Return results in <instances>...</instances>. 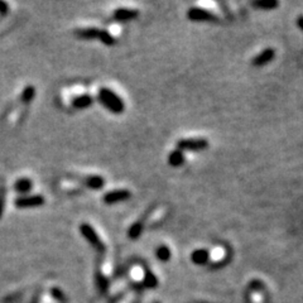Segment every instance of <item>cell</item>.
Wrapping results in <instances>:
<instances>
[{
  "label": "cell",
  "mask_w": 303,
  "mask_h": 303,
  "mask_svg": "<svg viewBox=\"0 0 303 303\" xmlns=\"http://www.w3.org/2000/svg\"><path fill=\"white\" fill-rule=\"evenodd\" d=\"M97 99L100 104H103L110 113L113 114H122L124 111L125 105L123 101L113 90L108 89V87H101L97 94Z\"/></svg>",
  "instance_id": "6da1fadb"
},
{
  "label": "cell",
  "mask_w": 303,
  "mask_h": 303,
  "mask_svg": "<svg viewBox=\"0 0 303 303\" xmlns=\"http://www.w3.org/2000/svg\"><path fill=\"white\" fill-rule=\"evenodd\" d=\"M78 229H80L81 235H83L85 239L89 241V244L92 245L97 252H104V250H105V244H104V241L101 240L97 231L95 230L94 226H91L87 223H84L81 224Z\"/></svg>",
  "instance_id": "7a4b0ae2"
},
{
  "label": "cell",
  "mask_w": 303,
  "mask_h": 303,
  "mask_svg": "<svg viewBox=\"0 0 303 303\" xmlns=\"http://www.w3.org/2000/svg\"><path fill=\"white\" fill-rule=\"evenodd\" d=\"M209 147V140L205 138H185L177 142V149L185 151H204Z\"/></svg>",
  "instance_id": "3957f363"
},
{
  "label": "cell",
  "mask_w": 303,
  "mask_h": 303,
  "mask_svg": "<svg viewBox=\"0 0 303 303\" xmlns=\"http://www.w3.org/2000/svg\"><path fill=\"white\" fill-rule=\"evenodd\" d=\"M187 17L190 21L193 22H217L219 17L214 12H210L209 9H205L201 7L190 8L187 12Z\"/></svg>",
  "instance_id": "277c9868"
},
{
  "label": "cell",
  "mask_w": 303,
  "mask_h": 303,
  "mask_svg": "<svg viewBox=\"0 0 303 303\" xmlns=\"http://www.w3.org/2000/svg\"><path fill=\"white\" fill-rule=\"evenodd\" d=\"M45 197L42 195H32V196H21L15 198L14 205L18 209H31V207H38L45 205Z\"/></svg>",
  "instance_id": "5b68a950"
},
{
  "label": "cell",
  "mask_w": 303,
  "mask_h": 303,
  "mask_svg": "<svg viewBox=\"0 0 303 303\" xmlns=\"http://www.w3.org/2000/svg\"><path fill=\"white\" fill-rule=\"evenodd\" d=\"M130 197H132V192L129 190H114L106 192L103 200L106 205H114L118 204V202L129 200Z\"/></svg>",
  "instance_id": "8992f818"
},
{
  "label": "cell",
  "mask_w": 303,
  "mask_h": 303,
  "mask_svg": "<svg viewBox=\"0 0 303 303\" xmlns=\"http://www.w3.org/2000/svg\"><path fill=\"white\" fill-rule=\"evenodd\" d=\"M274 56H275L274 48H266V50L261 51L258 56L254 57L252 62L255 67H261L264 66V65L269 64V62L274 58Z\"/></svg>",
  "instance_id": "52a82bcc"
},
{
  "label": "cell",
  "mask_w": 303,
  "mask_h": 303,
  "mask_svg": "<svg viewBox=\"0 0 303 303\" xmlns=\"http://www.w3.org/2000/svg\"><path fill=\"white\" fill-rule=\"evenodd\" d=\"M139 15V12L136 9H130V8H118V9L114 12V18L116 21L125 22L130 21V19H134Z\"/></svg>",
  "instance_id": "ba28073f"
},
{
  "label": "cell",
  "mask_w": 303,
  "mask_h": 303,
  "mask_svg": "<svg viewBox=\"0 0 303 303\" xmlns=\"http://www.w3.org/2000/svg\"><path fill=\"white\" fill-rule=\"evenodd\" d=\"M191 260L196 266H204L210 260V252L207 249H196L191 254Z\"/></svg>",
  "instance_id": "9c48e42d"
},
{
  "label": "cell",
  "mask_w": 303,
  "mask_h": 303,
  "mask_svg": "<svg viewBox=\"0 0 303 303\" xmlns=\"http://www.w3.org/2000/svg\"><path fill=\"white\" fill-rule=\"evenodd\" d=\"M81 182H83L85 186H87L89 188H91V190H100V188H103L104 185H105V179L101 176H96V174L84 177V178L81 179Z\"/></svg>",
  "instance_id": "30bf717a"
},
{
  "label": "cell",
  "mask_w": 303,
  "mask_h": 303,
  "mask_svg": "<svg viewBox=\"0 0 303 303\" xmlns=\"http://www.w3.org/2000/svg\"><path fill=\"white\" fill-rule=\"evenodd\" d=\"M100 31L101 29L95 28V27H87V28L76 29L75 34L77 35L78 38H83V39H94V38L99 39Z\"/></svg>",
  "instance_id": "8fae6325"
},
{
  "label": "cell",
  "mask_w": 303,
  "mask_h": 303,
  "mask_svg": "<svg viewBox=\"0 0 303 303\" xmlns=\"http://www.w3.org/2000/svg\"><path fill=\"white\" fill-rule=\"evenodd\" d=\"M92 103H94L92 96H90L89 94H81L72 100V106L75 109H78V110H83V109H87L89 106H91Z\"/></svg>",
  "instance_id": "7c38bea8"
},
{
  "label": "cell",
  "mask_w": 303,
  "mask_h": 303,
  "mask_svg": "<svg viewBox=\"0 0 303 303\" xmlns=\"http://www.w3.org/2000/svg\"><path fill=\"white\" fill-rule=\"evenodd\" d=\"M185 162V154L184 152L179 151V149H174L169 153L168 155V163L172 167H179V166L184 165Z\"/></svg>",
  "instance_id": "4fadbf2b"
},
{
  "label": "cell",
  "mask_w": 303,
  "mask_h": 303,
  "mask_svg": "<svg viewBox=\"0 0 303 303\" xmlns=\"http://www.w3.org/2000/svg\"><path fill=\"white\" fill-rule=\"evenodd\" d=\"M32 188H33V182H32V179L26 178V177L17 179L14 184V190L19 193H27Z\"/></svg>",
  "instance_id": "5bb4252c"
},
{
  "label": "cell",
  "mask_w": 303,
  "mask_h": 303,
  "mask_svg": "<svg viewBox=\"0 0 303 303\" xmlns=\"http://www.w3.org/2000/svg\"><path fill=\"white\" fill-rule=\"evenodd\" d=\"M143 228H144V220L140 219L135 221V223L130 226L129 230H128V236H129L130 239H138V237L142 235Z\"/></svg>",
  "instance_id": "9a60e30c"
},
{
  "label": "cell",
  "mask_w": 303,
  "mask_h": 303,
  "mask_svg": "<svg viewBox=\"0 0 303 303\" xmlns=\"http://www.w3.org/2000/svg\"><path fill=\"white\" fill-rule=\"evenodd\" d=\"M278 5H279V3L275 2V0H258V2H254V7L263 10L275 9Z\"/></svg>",
  "instance_id": "2e32d148"
},
{
  "label": "cell",
  "mask_w": 303,
  "mask_h": 303,
  "mask_svg": "<svg viewBox=\"0 0 303 303\" xmlns=\"http://www.w3.org/2000/svg\"><path fill=\"white\" fill-rule=\"evenodd\" d=\"M99 41L101 43H104L105 46H113L115 45V37L110 33L106 29H101L100 31V35H99Z\"/></svg>",
  "instance_id": "e0dca14e"
},
{
  "label": "cell",
  "mask_w": 303,
  "mask_h": 303,
  "mask_svg": "<svg viewBox=\"0 0 303 303\" xmlns=\"http://www.w3.org/2000/svg\"><path fill=\"white\" fill-rule=\"evenodd\" d=\"M155 255H157V258L159 259L160 261H168L169 259H171L172 253L167 245H160L157 249V252H155Z\"/></svg>",
  "instance_id": "ac0fdd59"
},
{
  "label": "cell",
  "mask_w": 303,
  "mask_h": 303,
  "mask_svg": "<svg viewBox=\"0 0 303 303\" xmlns=\"http://www.w3.org/2000/svg\"><path fill=\"white\" fill-rule=\"evenodd\" d=\"M143 285L148 288H155L158 286V279L152 272H146L143 275Z\"/></svg>",
  "instance_id": "d6986e66"
},
{
  "label": "cell",
  "mask_w": 303,
  "mask_h": 303,
  "mask_svg": "<svg viewBox=\"0 0 303 303\" xmlns=\"http://www.w3.org/2000/svg\"><path fill=\"white\" fill-rule=\"evenodd\" d=\"M35 96V89L34 86H27L26 89L23 90V92H22V101H24V103H31L32 100L34 99Z\"/></svg>",
  "instance_id": "ffe728a7"
},
{
  "label": "cell",
  "mask_w": 303,
  "mask_h": 303,
  "mask_svg": "<svg viewBox=\"0 0 303 303\" xmlns=\"http://www.w3.org/2000/svg\"><path fill=\"white\" fill-rule=\"evenodd\" d=\"M5 207V187L4 185L0 184V219L3 216V212H4Z\"/></svg>",
  "instance_id": "44dd1931"
},
{
  "label": "cell",
  "mask_w": 303,
  "mask_h": 303,
  "mask_svg": "<svg viewBox=\"0 0 303 303\" xmlns=\"http://www.w3.org/2000/svg\"><path fill=\"white\" fill-rule=\"evenodd\" d=\"M97 286H99L101 289H105L106 287H108V279L104 277L103 272L97 273Z\"/></svg>",
  "instance_id": "7402d4cb"
},
{
  "label": "cell",
  "mask_w": 303,
  "mask_h": 303,
  "mask_svg": "<svg viewBox=\"0 0 303 303\" xmlns=\"http://www.w3.org/2000/svg\"><path fill=\"white\" fill-rule=\"evenodd\" d=\"M8 13V4L4 2H0V14L5 15Z\"/></svg>",
  "instance_id": "603a6c76"
},
{
  "label": "cell",
  "mask_w": 303,
  "mask_h": 303,
  "mask_svg": "<svg viewBox=\"0 0 303 303\" xmlns=\"http://www.w3.org/2000/svg\"><path fill=\"white\" fill-rule=\"evenodd\" d=\"M297 26L301 28V31H303V15H299L298 19H297Z\"/></svg>",
  "instance_id": "cb8c5ba5"
}]
</instances>
